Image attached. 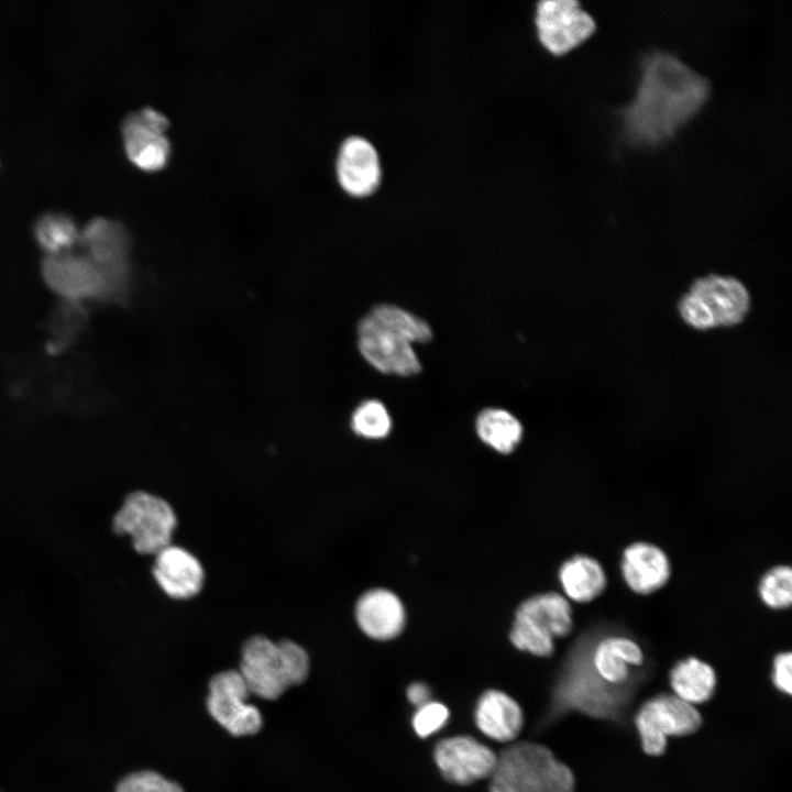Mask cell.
Wrapping results in <instances>:
<instances>
[{
	"instance_id": "6da1fadb",
	"label": "cell",
	"mask_w": 792,
	"mask_h": 792,
	"mask_svg": "<svg viewBox=\"0 0 792 792\" xmlns=\"http://www.w3.org/2000/svg\"><path fill=\"white\" fill-rule=\"evenodd\" d=\"M644 667V650L630 637L582 640L562 664L548 708L558 718L579 713L627 728L632 702L647 678Z\"/></svg>"
},
{
	"instance_id": "7a4b0ae2",
	"label": "cell",
	"mask_w": 792,
	"mask_h": 792,
	"mask_svg": "<svg viewBox=\"0 0 792 792\" xmlns=\"http://www.w3.org/2000/svg\"><path fill=\"white\" fill-rule=\"evenodd\" d=\"M710 91L708 80L675 55H644L635 97L619 111L625 140L635 146L671 140L703 108Z\"/></svg>"
},
{
	"instance_id": "3957f363",
	"label": "cell",
	"mask_w": 792,
	"mask_h": 792,
	"mask_svg": "<svg viewBox=\"0 0 792 792\" xmlns=\"http://www.w3.org/2000/svg\"><path fill=\"white\" fill-rule=\"evenodd\" d=\"M488 792H574L573 771L544 745L516 741L497 755Z\"/></svg>"
},
{
	"instance_id": "277c9868",
	"label": "cell",
	"mask_w": 792,
	"mask_h": 792,
	"mask_svg": "<svg viewBox=\"0 0 792 792\" xmlns=\"http://www.w3.org/2000/svg\"><path fill=\"white\" fill-rule=\"evenodd\" d=\"M238 671L251 694L276 700L307 679L309 657L292 640L273 641L258 635L244 642Z\"/></svg>"
},
{
	"instance_id": "5b68a950",
	"label": "cell",
	"mask_w": 792,
	"mask_h": 792,
	"mask_svg": "<svg viewBox=\"0 0 792 792\" xmlns=\"http://www.w3.org/2000/svg\"><path fill=\"white\" fill-rule=\"evenodd\" d=\"M749 307V293L740 280L711 274L691 285L679 300L678 311L688 326L708 330L738 324Z\"/></svg>"
},
{
	"instance_id": "8992f818",
	"label": "cell",
	"mask_w": 792,
	"mask_h": 792,
	"mask_svg": "<svg viewBox=\"0 0 792 792\" xmlns=\"http://www.w3.org/2000/svg\"><path fill=\"white\" fill-rule=\"evenodd\" d=\"M640 747L651 757L662 756L668 737H683L696 733L703 725L701 713L671 693L647 698L632 716Z\"/></svg>"
},
{
	"instance_id": "52a82bcc",
	"label": "cell",
	"mask_w": 792,
	"mask_h": 792,
	"mask_svg": "<svg viewBox=\"0 0 792 792\" xmlns=\"http://www.w3.org/2000/svg\"><path fill=\"white\" fill-rule=\"evenodd\" d=\"M176 524L174 509L165 499L134 492L116 514L113 530L119 535H129L139 553L156 554L170 544Z\"/></svg>"
},
{
	"instance_id": "ba28073f",
	"label": "cell",
	"mask_w": 792,
	"mask_h": 792,
	"mask_svg": "<svg viewBox=\"0 0 792 792\" xmlns=\"http://www.w3.org/2000/svg\"><path fill=\"white\" fill-rule=\"evenodd\" d=\"M79 243L106 275L110 299H123L131 282V240L124 226L105 217L94 218L80 230Z\"/></svg>"
},
{
	"instance_id": "9c48e42d",
	"label": "cell",
	"mask_w": 792,
	"mask_h": 792,
	"mask_svg": "<svg viewBox=\"0 0 792 792\" xmlns=\"http://www.w3.org/2000/svg\"><path fill=\"white\" fill-rule=\"evenodd\" d=\"M356 332L361 355L378 372L411 376L421 371L413 343L370 312L359 321Z\"/></svg>"
},
{
	"instance_id": "30bf717a",
	"label": "cell",
	"mask_w": 792,
	"mask_h": 792,
	"mask_svg": "<svg viewBox=\"0 0 792 792\" xmlns=\"http://www.w3.org/2000/svg\"><path fill=\"white\" fill-rule=\"evenodd\" d=\"M250 691L238 670H226L209 682V714L233 736L256 734L262 727L258 708L248 703Z\"/></svg>"
},
{
	"instance_id": "8fae6325",
	"label": "cell",
	"mask_w": 792,
	"mask_h": 792,
	"mask_svg": "<svg viewBox=\"0 0 792 792\" xmlns=\"http://www.w3.org/2000/svg\"><path fill=\"white\" fill-rule=\"evenodd\" d=\"M167 117L152 107H142L122 121L123 146L130 162L146 172L158 170L167 163L170 143L166 135Z\"/></svg>"
},
{
	"instance_id": "7c38bea8",
	"label": "cell",
	"mask_w": 792,
	"mask_h": 792,
	"mask_svg": "<svg viewBox=\"0 0 792 792\" xmlns=\"http://www.w3.org/2000/svg\"><path fill=\"white\" fill-rule=\"evenodd\" d=\"M41 273L51 290L64 299H110L106 275L86 254L45 255Z\"/></svg>"
},
{
	"instance_id": "4fadbf2b",
	"label": "cell",
	"mask_w": 792,
	"mask_h": 792,
	"mask_svg": "<svg viewBox=\"0 0 792 792\" xmlns=\"http://www.w3.org/2000/svg\"><path fill=\"white\" fill-rule=\"evenodd\" d=\"M536 25L541 44L554 55L574 50L596 30L594 19L574 0L540 1Z\"/></svg>"
},
{
	"instance_id": "5bb4252c",
	"label": "cell",
	"mask_w": 792,
	"mask_h": 792,
	"mask_svg": "<svg viewBox=\"0 0 792 792\" xmlns=\"http://www.w3.org/2000/svg\"><path fill=\"white\" fill-rule=\"evenodd\" d=\"M433 761L448 782L468 785L490 779L496 767L497 754L472 736L455 735L437 743Z\"/></svg>"
},
{
	"instance_id": "9a60e30c",
	"label": "cell",
	"mask_w": 792,
	"mask_h": 792,
	"mask_svg": "<svg viewBox=\"0 0 792 792\" xmlns=\"http://www.w3.org/2000/svg\"><path fill=\"white\" fill-rule=\"evenodd\" d=\"M336 166L341 187L352 196H367L380 184L378 155L374 146L361 136H350L342 142Z\"/></svg>"
},
{
	"instance_id": "2e32d148",
	"label": "cell",
	"mask_w": 792,
	"mask_h": 792,
	"mask_svg": "<svg viewBox=\"0 0 792 792\" xmlns=\"http://www.w3.org/2000/svg\"><path fill=\"white\" fill-rule=\"evenodd\" d=\"M153 575L161 588L177 600L198 594L205 578L199 560L186 549L173 544L155 554Z\"/></svg>"
},
{
	"instance_id": "e0dca14e",
	"label": "cell",
	"mask_w": 792,
	"mask_h": 792,
	"mask_svg": "<svg viewBox=\"0 0 792 792\" xmlns=\"http://www.w3.org/2000/svg\"><path fill=\"white\" fill-rule=\"evenodd\" d=\"M620 573L634 593L647 595L660 590L669 581L671 565L661 548L638 541L625 548Z\"/></svg>"
},
{
	"instance_id": "ac0fdd59",
	"label": "cell",
	"mask_w": 792,
	"mask_h": 792,
	"mask_svg": "<svg viewBox=\"0 0 792 792\" xmlns=\"http://www.w3.org/2000/svg\"><path fill=\"white\" fill-rule=\"evenodd\" d=\"M474 723L479 730L498 743H514L524 726V712L507 693L490 689L475 704Z\"/></svg>"
},
{
	"instance_id": "d6986e66",
	"label": "cell",
	"mask_w": 792,
	"mask_h": 792,
	"mask_svg": "<svg viewBox=\"0 0 792 792\" xmlns=\"http://www.w3.org/2000/svg\"><path fill=\"white\" fill-rule=\"evenodd\" d=\"M355 617L362 631L376 640H389L398 636L406 618L398 596L385 588L365 592L356 603Z\"/></svg>"
},
{
	"instance_id": "ffe728a7",
	"label": "cell",
	"mask_w": 792,
	"mask_h": 792,
	"mask_svg": "<svg viewBox=\"0 0 792 792\" xmlns=\"http://www.w3.org/2000/svg\"><path fill=\"white\" fill-rule=\"evenodd\" d=\"M669 684L673 694L682 701L691 705L703 704L715 695L717 676L707 662L696 657H686L670 669Z\"/></svg>"
},
{
	"instance_id": "44dd1931",
	"label": "cell",
	"mask_w": 792,
	"mask_h": 792,
	"mask_svg": "<svg viewBox=\"0 0 792 792\" xmlns=\"http://www.w3.org/2000/svg\"><path fill=\"white\" fill-rule=\"evenodd\" d=\"M558 576L566 597L576 603L593 601L607 584L602 564L586 554H576L564 561Z\"/></svg>"
},
{
	"instance_id": "7402d4cb",
	"label": "cell",
	"mask_w": 792,
	"mask_h": 792,
	"mask_svg": "<svg viewBox=\"0 0 792 792\" xmlns=\"http://www.w3.org/2000/svg\"><path fill=\"white\" fill-rule=\"evenodd\" d=\"M515 617L530 623L553 638L566 636L573 626L568 600L554 592L527 598L519 605Z\"/></svg>"
},
{
	"instance_id": "603a6c76",
	"label": "cell",
	"mask_w": 792,
	"mask_h": 792,
	"mask_svg": "<svg viewBox=\"0 0 792 792\" xmlns=\"http://www.w3.org/2000/svg\"><path fill=\"white\" fill-rule=\"evenodd\" d=\"M475 428L480 439L499 453L515 450L522 437L520 421L502 408H485L476 417Z\"/></svg>"
},
{
	"instance_id": "cb8c5ba5",
	"label": "cell",
	"mask_w": 792,
	"mask_h": 792,
	"mask_svg": "<svg viewBox=\"0 0 792 792\" xmlns=\"http://www.w3.org/2000/svg\"><path fill=\"white\" fill-rule=\"evenodd\" d=\"M33 231L35 241L45 255L69 252L79 243L80 230L69 216L62 212L43 215L36 220Z\"/></svg>"
},
{
	"instance_id": "d4e9b609",
	"label": "cell",
	"mask_w": 792,
	"mask_h": 792,
	"mask_svg": "<svg viewBox=\"0 0 792 792\" xmlns=\"http://www.w3.org/2000/svg\"><path fill=\"white\" fill-rule=\"evenodd\" d=\"M369 312L381 322L395 328L411 343H427L432 339L429 324L424 319L400 307L380 304Z\"/></svg>"
},
{
	"instance_id": "484cf974",
	"label": "cell",
	"mask_w": 792,
	"mask_h": 792,
	"mask_svg": "<svg viewBox=\"0 0 792 792\" xmlns=\"http://www.w3.org/2000/svg\"><path fill=\"white\" fill-rule=\"evenodd\" d=\"M351 428L360 437L382 439L389 433L392 419L383 403L376 399H367L362 402L352 413Z\"/></svg>"
},
{
	"instance_id": "4316f807",
	"label": "cell",
	"mask_w": 792,
	"mask_h": 792,
	"mask_svg": "<svg viewBox=\"0 0 792 792\" xmlns=\"http://www.w3.org/2000/svg\"><path fill=\"white\" fill-rule=\"evenodd\" d=\"M762 603L772 609H784L792 603V570L789 565H777L768 570L758 586Z\"/></svg>"
},
{
	"instance_id": "83f0119b",
	"label": "cell",
	"mask_w": 792,
	"mask_h": 792,
	"mask_svg": "<svg viewBox=\"0 0 792 792\" xmlns=\"http://www.w3.org/2000/svg\"><path fill=\"white\" fill-rule=\"evenodd\" d=\"M513 645L537 657H549L554 651V638L530 623L516 618L510 630Z\"/></svg>"
},
{
	"instance_id": "f1b7e54d",
	"label": "cell",
	"mask_w": 792,
	"mask_h": 792,
	"mask_svg": "<svg viewBox=\"0 0 792 792\" xmlns=\"http://www.w3.org/2000/svg\"><path fill=\"white\" fill-rule=\"evenodd\" d=\"M450 718V711L441 702L429 701L416 707L411 717L413 730L419 738H428L439 733Z\"/></svg>"
},
{
	"instance_id": "f546056e",
	"label": "cell",
	"mask_w": 792,
	"mask_h": 792,
	"mask_svg": "<svg viewBox=\"0 0 792 792\" xmlns=\"http://www.w3.org/2000/svg\"><path fill=\"white\" fill-rule=\"evenodd\" d=\"M117 792H184L183 788L154 771H139L124 777Z\"/></svg>"
},
{
	"instance_id": "4dcf8cb0",
	"label": "cell",
	"mask_w": 792,
	"mask_h": 792,
	"mask_svg": "<svg viewBox=\"0 0 792 792\" xmlns=\"http://www.w3.org/2000/svg\"><path fill=\"white\" fill-rule=\"evenodd\" d=\"M792 656L790 651L779 652L772 660L771 682L774 689L787 696L792 693Z\"/></svg>"
},
{
	"instance_id": "1f68e13d",
	"label": "cell",
	"mask_w": 792,
	"mask_h": 792,
	"mask_svg": "<svg viewBox=\"0 0 792 792\" xmlns=\"http://www.w3.org/2000/svg\"><path fill=\"white\" fill-rule=\"evenodd\" d=\"M406 697L411 705L419 707L432 700V691L425 682H413L406 689Z\"/></svg>"
}]
</instances>
